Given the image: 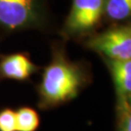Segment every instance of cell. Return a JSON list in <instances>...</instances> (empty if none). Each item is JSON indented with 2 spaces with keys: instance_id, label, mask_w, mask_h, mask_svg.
<instances>
[{
  "instance_id": "6da1fadb",
  "label": "cell",
  "mask_w": 131,
  "mask_h": 131,
  "mask_svg": "<svg viewBox=\"0 0 131 131\" xmlns=\"http://www.w3.org/2000/svg\"><path fill=\"white\" fill-rule=\"evenodd\" d=\"M91 82L92 76L87 65L72 61L63 45L54 44L51 59L36 87L38 107L49 111L63 106L77 98Z\"/></svg>"
},
{
  "instance_id": "7a4b0ae2",
  "label": "cell",
  "mask_w": 131,
  "mask_h": 131,
  "mask_svg": "<svg viewBox=\"0 0 131 131\" xmlns=\"http://www.w3.org/2000/svg\"><path fill=\"white\" fill-rule=\"evenodd\" d=\"M45 0H0V27L9 32L43 27Z\"/></svg>"
},
{
  "instance_id": "3957f363",
  "label": "cell",
  "mask_w": 131,
  "mask_h": 131,
  "mask_svg": "<svg viewBox=\"0 0 131 131\" xmlns=\"http://www.w3.org/2000/svg\"><path fill=\"white\" fill-rule=\"evenodd\" d=\"M104 8L105 0H72L62 35L69 39L92 35L104 16Z\"/></svg>"
},
{
  "instance_id": "277c9868",
  "label": "cell",
  "mask_w": 131,
  "mask_h": 131,
  "mask_svg": "<svg viewBox=\"0 0 131 131\" xmlns=\"http://www.w3.org/2000/svg\"><path fill=\"white\" fill-rule=\"evenodd\" d=\"M84 46L101 58L131 60V27L128 24H120L93 33L85 38Z\"/></svg>"
},
{
  "instance_id": "5b68a950",
  "label": "cell",
  "mask_w": 131,
  "mask_h": 131,
  "mask_svg": "<svg viewBox=\"0 0 131 131\" xmlns=\"http://www.w3.org/2000/svg\"><path fill=\"white\" fill-rule=\"evenodd\" d=\"M114 86L115 109L131 106V60L120 61L102 58Z\"/></svg>"
},
{
  "instance_id": "8992f818",
  "label": "cell",
  "mask_w": 131,
  "mask_h": 131,
  "mask_svg": "<svg viewBox=\"0 0 131 131\" xmlns=\"http://www.w3.org/2000/svg\"><path fill=\"white\" fill-rule=\"evenodd\" d=\"M37 66L26 52H16L0 56V81L15 80L25 82L38 72Z\"/></svg>"
},
{
  "instance_id": "52a82bcc",
  "label": "cell",
  "mask_w": 131,
  "mask_h": 131,
  "mask_svg": "<svg viewBox=\"0 0 131 131\" xmlns=\"http://www.w3.org/2000/svg\"><path fill=\"white\" fill-rule=\"evenodd\" d=\"M130 14L131 0H105L104 16L110 21H125L130 17Z\"/></svg>"
},
{
  "instance_id": "ba28073f",
  "label": "cell",
  "mask_w": 131,
  "mask_h": 131,
  "mask_svg": "<svg viewBox=\"0 0 131 131\" xmlns=\"http://www.w3.org/2000/svg\"><path fill=\"white\" fill-rule=\"evenodd\" d=\"M17 131H37L41 124L40 115L31 106H20L15 110Z\"/></svg>"
},
{
  "instance_id": "9c48e42d",
  "label": "cell",
  "mask_w": 131,
  "mask_h": 131,
  "mask_svg": "<svg viewBox=\"0 0 131 131\" xmlns=\"http://www.w3.org/2000/svg\"><path fill=\"white\" fill-rule=\"evenodd\" d=\"M0 131H17L15 110L10 107L0 110Z\"/></svg>"
},
{
  "instance_id": "30bf717a",
  "label": "cell",
  "mask_w": 131,
  "mask_h": 131,
  "mask_svg": "<svg viewBox=\"0 0 131 131\" xmlns=\"http://www.w3.org/2000/svg\"><path fill=\"white\" fill-rule=\"evenodd\" d=\"M116 110V131H131V106Z\"/></svg>"
}]
</instances>
